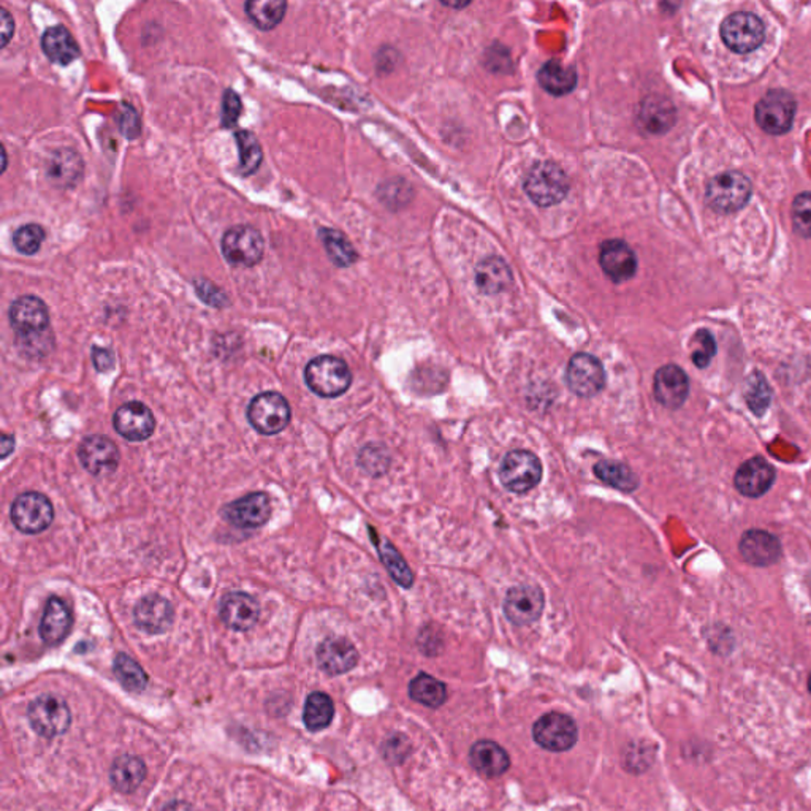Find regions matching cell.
Returning a JSON list of instances; mask_svg holds the SVG:
<instances>
[{
    "mask_svg": "<svg viewBox=\"0 0 811 811\" xmlns=\"http://www.w3.org/2000/svg\"><path fill=\"white\" fill-rule=\"evenodd\" d=\"M305 380L319 397H341L352 384V372L341 359L333 355H320L306 366Z\"/></svg>",
    "mask_w": 811,
    "mask_h": 811,
    "instance_id": "cell-1",
    "label": "cell"
},
{
    "mask_svg": "<svg viewBox=\"0 0 811 811\" xmlns=\"http://www.w3.org/2000/svg\"><path fill=\"white\" fill-rule=\"evenodd\" d=\"M525 190L537 207H553L562 203L569 192V179L558 165L539 162L531 167L525 179Z\"/></svg>",
    "mask_w": 811,
    "mask_h": 811,
    "instance_id": "cell-2",
    "label": "cell"
},
{
    "mask_svg": "<svg viewBox=\"0 0 811 811\" xmlns=\"http://www.w3.org/2000/svg\"><path fill=\"white\" fill-rule=\"evenodd\" d=\"M542 463L530 451H512L502 458L500 481L512 493H528L542 481Z\"/></svg>",
    "mask_w": 811,
    "mask_h": 811,
    "instance_id": "cell-3",
    "label": "cell"
},
{
    "mask_svg": "<svg viewBox=\"0 0 811 811\" xmlns=\"http://www.w3.org/2000/svg\"><path fill=\"white\" fill-rule=\"evenodd\" d=\"M705 198L716 213H735L750 202V179L740 171L721 173L708 183Z\"/></svg>",
    "mask_w": 811,
    "mask_h": 811,
    "instance_id": "cell-4",
    "label": "cell"
},
{
    "mask_svg": "<svg viewBox=\"0 0 811 811\" xmlns=\"http://www.w3.org/2000/svg\"><path fill=\"white\" fill-rule=\"evenodd\" d=\"M222 254L228 263L235 267L250 269L260 263L265 254V241L262 233L250 226H237L228 228L222 237Z\"/></svg>",
    "mask_w": 811,
    "mask_h": 811,
    "instance_id": "cell-5",
    "label": "cell"
},
{
    "mask_svg": "<svg viewBox=\"0 0 811 811\" xmlns=\"http://www.w3.org/2000/svg\"><path fill=\"white\" fill-rule=\"evenodd\" d=\"M290 417L292 412L286 398L275 391H265L257 395L248 408V421L250 425L256 428L259 433L267 436H273L286 430Z\"/></svg>",
    "mask_w": 811,
    "mask_h": 811,
    "instance_id": "cell-6",
    "label": "cell"
},
{
    "mask_svg": "<svg viewBox=\"0 0 811 811\" xmlns=\"http://www.w3.org/2000/svg\"><path fill=\"white\" fill-rule=\"evenodd\" d=\"M27 716L32 729L38 735L46 738L62 735L72 723L70 708L57 695H40L35 701H32Z\"/></svg>",
    "mask_w": 811,
    "mask_h": 811,
    "instance_id": "cell-7",
    "label": "cell"
},
{
    "mask_svg": "<svg viewBox=\"0 0 811 811\" xmlns=\"http://www.w3.org/2000/svg\"><path fill=\"white\" fill-rule=\"evenodd\" d=\"M8 316L12 329L18 336V341L49 333L48 306L38 297L25 295L15 299L10 306Z\"/></svg>",
    "mask_w": 811,
    "mask_h": 811,
    "instance_id": "cell-8",
    "label": "cell"
},
{
    "mask_svg": "<svg viewBox=\"0 0 811 811\" xmlns=\"http://www.w3.org/2000/svg\"><path fill=\"white\" fill-rule=\"evenodd\" d=\"M796 100L793 96L781 89L767 92L756 105L757 126L770 135H783L793 127L796 117Z\"/></svg>",
    "mask_w": 811,
    "mask_h": 811,
    "instance_id": "cell-9",
    "label": "cell"
},
{
    "mask_svg": "<svg viewBox=\"0 0 811 811\" xmlns=\"http://www.w3.org/2000/svg\"><path fill=\"white\" fill-rule=\"evenodd\" d=\"M532 737L543 750L563 753L577 744L579 729L568 715L550 712L541 716L532 727Z\"/></svg>",
    "mask_w": 811,
    "mask_h": 811,
    "instance_id": "cell-10",
    "label": "cell"
},
{
    "mask_svg": "<svg viewBox=\"0 0 811 811\" xmlns=\"http://www.w3.org/2000/svg\"><path fill=\"white\" fill-rule=\"evenodd\" d=\"M55 519L51 501L37 492L19 494L13 501L12 522L25 534H38L48 530Z\"/></svg>",
    "mask_w": 811,
    "mask_h": 811,
    "instance_id": "cell-11",
    "label": "cell"
},
{
    "mask_svg": "<svg viewBox=\"0 0 811 811\" xmlns=\"http://www.w3.org/2000/svg\"><path fill=\"white\" fill-rule=\"evenodd\" d=\"M765 35L763 21L753 13H734L721 25V38L727 48L745 55L761 46Z\"/></svg>",
    "mask_w": 811,
    "mask_h": 811,
    "instance_id": "cell-12",
    "label": "cell"
},
{
    "mask_svg": "<svg viewBox=\"0 0 811 811\" xmlns=\"http://www.w3.org/2000/svg\"><path fill=\"white\" fill-rule=\"evenodd\" d=\"M566 382L569 390L580 398L596 397L604 390L605 370L598 357L594 355H573L566 368Z\"/></svg>",
    "mask_w": 811,
    "mask_h": 811,
    "instance_id": "cell-13",
    "label": "cell"
},
{
    "mask_svg": "<svg viewBox=\"0 0 811 811\" xmlns=\"http://www.w3.org/2000/svg\"><path fill=\"white\" fill-rule=\"evenodd\" d=\"M545 607V594L536 585H515L509 588L504 598V615L515 626H528L536 623Z\"/></svg>",
    "mask_w": 811,
    "mask_h": 811,
    "instance_id": "cell-14",
    "label": "cell"
},
{
    "mask_svg": "<svg viewBox=\"0 0 811 811\" xmlns=\"http://www.w3.org/2000/svg\"><path fill=\"white\" fill-rule=\"evenodd\" d=\"M653 395L664 408H682L690 395V379L680 366H661L653 379Z\"/></svg>",
    "mask_w": 811,
    "mask_h": 811,
    "instance_id": "cell-15",
    "label": "cell"
},
{
    "mask_svg": "<svg viewBox=\"0 0 811 811\" xmlns=\"http://www.w3.org/2000/svg\"><path fill=\"white\" fill-rule=\"evenodd\" d=\"M78 458L92 476H110L117 470L119 451L113 441L105 436H89L80 444Z\"/></svg>",
    "mask_w": 811,
    "mask_h": 811,
    "instance_id": "cell-16",
    "label": "cell"
},
{
    "mask_svg": "<svg viewBox=\"0 0 811 811\" xmlns=\"http://www.w3.org/2000/svg\"><path fill=\"white\" fill-rule=\"evenodd\" d=\"M738 552L745 563L756 568H767L781 558L778 537L764 530L745 531L738 542Z\"/></svg>",
    "mask_w": 811,
    "mask_h": 811,
    "instance_id": "cell-17",
    "label": "cell"
},
{
    "mask_svg": "<svg viewBox=\"0 0 811 811\" xmlns=\"http://www.w3.org/2000/svg\"><path fill=\"white\" fill-rule=\"evenodd\" d=\"M775 474L774 466L765 458H751L740 464L734 476V487L746 498H761L774 485Z\"/></svg>",
    "mask_w": 811,
    "mask_h": 811,
    "instance_id": "cell-18",
    "label": "cell"
},
{
    "mask_svg": "<svg viewBox=\"0 0 811 811\" xmlns=\"http://www.w3.org/2000/svg\"><path fill=\"white\" fill-rule=\"evenodd\" d=\"M224 519L238 528H259L265 525L271 513L269 498L265 493H250L224 507Z\"/></svg>",
    "mask_w": 811,
    "mask_h": 811,
    "instance_id": "cell-19",
    "label": "cell"
},
{
    "mask_svg": "<svg viewBox=\"0 0 811 811\" xmlns=\"http://www.w3.org/2000/svg\"><path fill=\"white\" fill-rule=\"evenodd\" d=\"M599 263L612 281H629L637 271V257L634 250L622 239H609L601 244Z\"/></svg>",
    "mask_w": 811,
    "mask_h": 811,
    "instance_id": "cell-20",
    "label": "cell"
},
{
    "mask_svg": "<svg viewBox=\"0 0 811 811\" xmlns=\"http://www.w3.org/2000/svg\"><path fill=\"white\" fill-rule=\"evenodd\" d=\"M117 433L128 441H147L154 433L156 421L147 406L138 401L124 404L113 417Z\"/></svg>",
    "mask_w": 811,
    "mask_h": 811,
    "instance_id": "cell-21",
    "label": "cell"
},
{
    "mask_svg": "<svg viewBox=\"0 0 811 811\" xmlns=\"http://www.w3.org/2000/svg\"><path fill=\"white\" fill-rule=\"evenodd\" d=\"M85 173V162L72 147H62L49 156L46 177L57 189H72L80 183Z\"/></svg>",
    "mask_w": 811,
    "mask_h": 811,
    "instance_id": "cell-22",
    "label": "cell"
},
{
    "mask_svg": "<svg viewBox=\"0 0 811 811\" xmlns=\"http://www.w3.org/2000/svg\"><path fill=\"white\" fill-rule=\"evenodd\" d=\"M220 620L233 631H249L256 626L260 607L256 599L246 593H228L219 607Z\"/></svg>",
    "mask_w": 811,
    "mask_h": 811,
    "instance_id": "cell-23",
    "label": "cell"
},
{
    "mask_svg": "<svg viewBox=\"0 0 811 811\" xmlns=\"http://www.w3.org/2000/svg\"><path fill=\"white\" fill-rule=\"evenodd\" d=\"M134 618L137 626L147 634H162L173 624L175 610L170 601L159 594H149L135 605Z\"/></svg>",
    "mask_w": 811,
    "mask_h": 811,
    "instance_id": "cell-24",
    "label": "cell"
},
{
    "mask_svg": "<svg viewBox=\"0 0 811 811\" xmlns=\"http://www.w3.org/2000/svg\"><path fill=\"white\" fill-rule=\"evenodd\" d=\"M319 667L329 675L352 671L359 663V652L344 637H329L318 648Z\"/></svg>",
    "mask_w": 811,
    "mask_h": 811,
    "instance_id": "cell-25",
    "label": "cell"
},
{
    "mask_svg": "<svg viewBox=\"0 0 811 811\" xmlns=\"http://www.w3.org/2000/svg\"><path fill=\"white\" fill-rule=\"evenodd\" d=\"M74 624V615L61 598H49L40 623V637L46 645H57L67 637Z\"/></svg>",
    "mask_w": 811,
    "mask_h": 811,
    "instance_id": "cell-26",
    "label": "cell"
},
{
    "mask_svg": "<svg viewBox=\"0 0 811 811\" xmlns=\"http://www.w3.org/2000/svg\"><path fill=\"white\" fill-rule=\"evenodd\" d=\"M471 765L487 778H498L511 767L507 751L492 740H479L470 751Z\"/></svg>",
    "mask_w": 811,
    "mask_h": 811,
    "instance_id": "cell-27",
    "label": "cell"
},
{
    "mask_svg": "<svg viewBox=\"0 0 811 811\" xmlns=\"http://www.w3.org/2000/svg\"><path fill=\"white\" fill-rule=\"evenodd\" d=\"M42 49L49 61L61 67H67L80 56L78 43L64 25H55L45 31Z\"/></svg>",
    "mask_w": 811,
    "mask_h": 811,
    "instance_id": "cell-28",
    "label": "cell"
},
{
    "mask_svg": "<svg viewBox=\"0 0 811 811\" xmlns=\"http://www.w3.org/2000/svg\"><path fill=\"white\" fill-rule=\"evenodd\" d=\"M370 534L372 537V543L378 547L379 558H380V562L384 563L385 569H387V573H390L391 579L395 580L398 585L403 586L404 590H411L414 585V573L409 568L403 555L398 552L397 547L389 539H380L371 526H370Z\"/></svg>",
    "mask_w": 811,
    "mask_h": 811,
    "instance_id": "cell-29",
    "label": "cell"
},
{
    "mask_svg": "<svg viewBox=\"0 0 811 811\" xmlns=\"http://www.w3.org/2000/svg\"><path fill=\"white\" fill-rule=\"evenodd\" d=\"M537 81L543 91L556 97H562L575 89L579 76L573 67L563 66L562 62L550 61L543 64L542 68L539 70Z\"/></svg>",
    "mask_w": 811,
    "mask_h": 811,
    "instance_id": "cell-30",
    "label": "cell"
},
{
    "mask_svg": "<svg viewBox=\"0 0 811 811\" xmlns=\"http://www.w3.org/2000/svg\"><path fill=\"white\" fill-rule=\"evenodd\" d=\"M593 471L601 482L623 493H633L641 485V481L635 476L634 471L622 461L603 460L594 464Z\"/></svg>",
    "mask_w": 811,
    "mask_h": 811,
    "instance_id": "cell-31",
    "label": "cell"
},
{
    "mask_svg": "<svg viewBox=\"0 0 811 811\" xmlns=\"http://www.w3.org/2000/svg\"><path fill=\"white\" fill-rule=\"evenodd\" d=\"M145 778H147V765L140 757H117L111 767L110 780L119 793H134Z\"/></svg>",
    "mask_w": 811,
    "mask_h": 811,
    "instance_id": "cell-32",
    "label": "cell"
},
{
    "mask_svg": "<svg viewBox=\"0 0 811 811\" xmlns=\"http://www.w3.org/2000/svg\"><path fill=\"white\" fill-rule=\"evenodd\" d=\"M642 126L652 134H664L665 130L674 126L675 121V110L674 105L663 97H650L644 100L641 113Z\"/></svg>",
    "mask_w": 811,
    "mask_h": 811,
    "instance_id": "cell-33",
    "label": "cell"
},
{
    "mask_svg": "<svg viewBox=\"0 0 811 811\" xmlns=\"http://www.w3.org/2000/svg\"><path fill=\"white\" fill-rule=\"evenodd\" d=\"M248 18L260 31H273L286 16L287 2L284 0H249L244 4Z\"/></svg>",
    "mask_w": 811,
    "mask_h": 811,
    "instance_id": "cell-34",
    "label": "cell"
},
{
    "mask_svg": "<svg viewBox=\"0 0 811 811\" xmlns=\"http://www.w3.org/2000/svg\"><path fill=\"white\" fill-rule=\"evenodd\" d=\"M411 699L430 708H440L447 701V686L438 678L428 675L425 672L412 678L409 684Z\"/></svg>",
    "mask_w": 811,
    "mask_h": 811,
    "instance_id": "cell-35",
    "label": "cell"
},
{
    "mask_svg": "<svg viewBox=\"0 0 811 811\" xmlns=\"http://www.w3.org/2000/svg\"><path fill=\"white\" fill-rule=\"evenodd\" d=\"M333 716H335V705L329 694L312 693L308 695L305 712H303V721L309 731L318 732L329 727Z\"/></svg>",
    "mask_w": 811,
    "mask_h": 811,
    "instance_id": "cell-36",
    "label": "cell"
},
{
    "mask_svg": "<svg viewBox=\"0 0 811 811\" xmlns=\"http://www.w3.org/2000/svg\"><path fill=\"white\" fill-rule=\"evenodd\" d=\"M319 238L324 244L329 260L340 269H348L357 260V252L349 239L335 228H320Z\"/></svg>",
    "mask_w": 811,
    "mask_h": 811,
    "instance_id": "cell-37",
    "label": "cell"
},
{
    "mask_svg": "<svg viewBox=\"0 0 811 811\" xmlns=\"http://www.w3.org/2000/svg\"><path fill=\"white\" fill-rule=\"evenodd\" d=\"M239 151V171L243 177L254 175L262 164L263 153L256 135L249 130H239L235 134Z\"/></svg>",
    "mask_w": 811,
    "mask_h": 811,
    "instance_id": "cell-38",
    "label": "cell"
},
{
    "mask_svg": "<svg viewBox=\"0 0 811 811\" xmlns=\"http://www.w3.org/2000/svg\"><path fill=\"white\" fill-rule=\"evenodd\" d=\"M115 674L126 690L141 691L147 686V675L141 665L124 653H119L115 659Z\"/></svg>",
    "mask_w": 811,
    "mask_h": 811,
    "instance_id": "cell-39",
    "label": "cell"
},
{
    "mask_svg": "<svg viewBox=\"0 0 811 811\" xmlns=\"http://www.w3.org/2000/svg\"><path fill=\"white\" fill-rule=\"evenodd\" d=\"M390 451L378 442L368 444L359 453V466L372 477L384 476L390 470Z\"/></svg>",
    "mask_w": 811,
    "mask_h": 811,
    "instance_id": "cell-40",
    "label": "cell"
},
{
    "mask_svg": "<svg viewBox=\"0 0 811 811\" xmlns=\"http://www.w3.org/2000/svg\"><path fill=\"white\" fill-rule=\"evenodd\" d=\"M477 282L483 290H487V293H496L511 282V275L504 263L500 260H488L479 267Z\"/></svg>",
    "mask_w": 811,
    "mask_h": 811,
    "instance_id": "cell-41",
    "label": "cell"
},
{
    "mask_svg": "<svg viewBox=\"0 0 811 811\" xmlns=\"http://www.w3.org/2000/svg\"><path fill=\"white\" fill-rule=\"evenodd\" d=\"M745 398H746V404L756 415H763L765 409L769 408L772 390H770L769 382L765 380L761 372L751 374L750 379L746 380Z\"/></svg>",
    "mask_w": 811,
    "mask_h": 811,
    "instance_id": "cell-42",
    "label": "cell"
},
{
    "mask_svg": "<svg viewBox=\"0 0 811 811\" xmlns=\"http://www.w3.org/2000/svg\"><path fill=\"white\" fill-rule=\"evenodd\" d=\"M46 238V233L43 230L42 226L38 224H27L21 226L13 233V246L15 249L25 254V256H34L37 254L42 248L43 241Z\"/></svg>",
    "mask_w": 811,
    "mask_h": 811,
    "instance_id": "cell-43",
    "label": "cell"
},
{
    "mask_svg": "<svg viewBox=\"0 0 811 811\" xmlns=\"http://www.w3.org/2000/svg\"><path fill=\"white\" fill-rule=\"evenodd\" d=\"M794 230L802 238H811V194L804 192L794 198L793 203Z\"/></svg>",
    "mask_w": 811,
    "mask_h": 811,
    "instance_id": "cell-44",
    "label": "cell"
},
{
    "mask_svg": "<svg viewBox=\"0 0 811 811\" xmlns=\"http://www.w3.org/2000/svg\"><path fill=\"white\" fill-rule=\"evenodd\" d=\"M693 346H694L693 355H691L693 363L702 370L707 368L716 354V341H715L714 335L707 329H699L693 338Z\"/></svg>",
    "mask_w": 811,
    "mask_h": 811,
    "instance_id": "cell-45",
    "label": "cell"
},
{
    "mask_svg": "<svg viewBox=\"0 0 811 811\" xmlns=\"http://www.w3.org/2000/svg\"><path fill=\"white\" fill-rule=\"evenodd\" d=\"M243 104L238 94L233 89H226L222 98V126L226 128L235 127L241 117Z\"/></svg>",
    "mask_w": 811,
    "mask_h": 811,
    "instance_id": "cell-46",
    "label": "cell"
},
{
    "mask_svg": "<svg viewBox=\"0 0 811 811\" xmlns=\"http://www.w3.org/2000/svg\"><path fill=\"white\" fill-rule=\"evenodd\" d=\"M411 753V745L403 734H395L393 737L385 740L382 746V755L389 763H403Z\"/></svg>",
    "mask_w": 811,
    "mask_h": 811,
    "instance_id": "cell-47",
    "label": "cell"
},
{
    "mask_svg": "<svg viewBox=\"0 0 811 811\" xmlns=\"http://www.w3.org/2000/svg\"><path fill=\"white\" fill-rule=\"evenodd\" d=\"M194 286H196L198 299L205 301L208 306L224 308V306L228 305V299H227L226 293L222 292L219 287L214 286L213 282H209L208 279H198Z\"/></svg>",
    "mask_w": 811,
    "mask_h": 811,
    "instance_id": "cell-48",
    "label": "cell"
},
{
    "mask_svg": "<svg viewBox=\"0 0 811 811\" xmlns=\"http://www.w3.org/2000/svg\"><path fill=\"white\" fill-rule=\"evenodd\" d=\"M121 130L122 134L126 135L130 140H134L140 134L138 113L130 105H124V113H122L121 117Z\"/></svg>",
    "mask_w": 811,
    "mask_h": 811,
    "instance_id": "cell-49",
    "label": "cell"
},
{
    "mask_svg": "<svg viewBox=\"0 0 811 811\" xmlns=\"http://www.w3.org/2000/svg\"><path fill=\"white\" fill-rule=\"evenodd\" d=\"M419 645L425 654H438V647L442 645V639H441L438 629L431 628V626L421 629V635H419Z\"/></svg>",
    "mask_w": 811,
    "mask_h": 811,
    "instance_id": "cell-50",
    "label": "cell"
},
{
    "mask_svg": "<svg viewBox=\"0 0 811 811\" xmlns=\"http://www.w3.org/2000/svg\"><path fill=\"white\" fill-rule=\"evenodd\" d=\"M92 360H94L96 370L100 372L111 371L115 366V355L108 349L94 348Z\"/></svg>",
    "mask_w": 811,
    "mask_h": 811,
    "instance_id": "cell-51",
    "label": "cell"
},
{
    "mask_svg": "<svg viewBox=\"0 0 811 811\" xmlns=\"http://www.w3.org/2000/svg\"><path fill=\"white\" fill-rule=\"evenodd\" d=\"M0 25H2L0 27L2 48H5L6 45L12 40L13 34H15V21H13L12 15L5 8H0Z\"/></svg>",
    "mask_w": 811,
    "mask_h": 811,
    "instance_id": "cell-52",
    "label": "cell"
},
{
    "mask_svg": "<svg viewBox=\"0 0 811 811\" xmlns=\"http://www.w3.org/2000/svg\"><path fill=\"white\" fill-rule=\"evenodd\" d=\"M13 447H15V440H13L12 436H8L5 434L4 436V440H2V458H6L10 453H12Z\"/></svg>",
    "mask_w": 811,
    "mask_h": 811,
    "instance_id": "cell-53",
    "label": "cell"
},
{
    "mask_svg": "<svg viewBox=\"0 0 811 811\" xmlns=\"http://www.w3.org/2000/svg\"><path fill=\"white\" fill-rule=\"evenodd\" d=\"M162 811H192V808L184 802H171Z\"/></svg>",
    "mask_w": 811,
    "mask_h": 811,
    "instance_id": "cell-54",
    "label": "cell"
},
{
    "mask_svg": "<svg viewBox=\"0 0 811 811\" xmlns=\"http://www.w3.org/2000/svg\"><path fill=\"white\" fill-rule=\"evenodd\" d=\"M2 156H4V171H5V168H6V151H5V149H4V151H2Z\"/></svg>",
    "mask_w": 811,
    "mask_h": 811,
    "instance_id": "cell-55",
    "label": "cell"
},
{
    "mask_svg": "<svg viewBox=\"0 0 811 811\" xmlns=\"http://www.w3.org/2000/svg\"><path fill=\"white\" fill-rule=\"evenodd\" d=\"M808 693L811 694V675L810 678H808Z\"/></svg>",
    "mask_w": 811,
    "mask_h": 811,
    "instance_id": "cell-56",
    "label": "cell"
}]
</instances>
